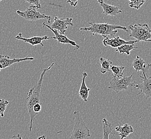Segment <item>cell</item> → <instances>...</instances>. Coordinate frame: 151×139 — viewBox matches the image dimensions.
<instances>
[{"label": "cell", "mask_w": 151, "mask_h": 139, "mask_svg": "<svg viewBox=\"0 0 151 139\" xmlns=\"http://www.w3.org/2000/svg\"><path fill=\"white\" fill-rule=\"evenodd\" d=\"M54 65V63H52L50 67L45 69L42 71V72L41 73L40 77L38 82L34 87H32V88L29 90V93L27 94V97L26 98V107L27 108L30 117L29 131L32 130L33 123L35 117L37 115V114L33 111V107L35 104L40 103L41 90L42 87L44 75L47 71L51 69V68L53 67Z\"/></svg>", "instance_id": "cell-1"}, {"label": "cell", "mask_w": 151, "mask_h": 139, "mask_svg": "<svg viewBox=\"0 0 151 139\" xmlns=\"http://www.w3.org/2000/svg\"><path fill=\"white\" fill-rule=\"evenodd\" d=\"M90 27L80 28L81 31L90 32L93 35H101L105 38L107 36L114 37L117 33V29H122L126 32H129L128 27L117 25H111L108 23H96L89 22Z\"/></svg>", "instance_id": "cell-2"}, {"label": "cell", "mask_w": 151, "mask_h": 139, "mask_svg": "<svg viewBox=\"0 0 151 139\" xmlns=\"http://www.w3.org/2000/svg\"><path fill=\"white\" fill-rule=\"evenodd\" d=\"M73 116L75 124L70 139H88L91 136L90 130L87 128L80 112L75 111L73 112Z\"/></svg>", "instance_id": "cell-3"}, {"label": "cell", "mask_w": 151, "mask_h": 139, "mask_svg": "<svg viewBox=\"0 0 151 139\" xmlns=\"http://www.w3.org/2000/svg\"><path fill=\"white\" fill-rule=\"evenodd\" d=\"M131 30L130 37L136 39L137 42H151V29L147 24H136L128 27Z\"/></svg>", "instance_id": "cell-4"}, {"label": "cell", "mask_w": 151, "mask_h": 139, "mask_svg": "<svg viewBox=\"0 0 151 139\" xmlns=\"http://www.w3.org/2000/svg\"><path fill=\"white\" fill-rule=\"evenodd\" d=\"M133 75L134 73L130 76L125 77L123 75L119 78L113 76L109 85L108 86V89L113 90L116 93H119V92L123 90H127L129 87L132 89L135 83L134 81L132 80Z\"/></svg>", "instance_id": "cell-5"}, {"label": "cell", "mask_w": 151, "mask_h": 139, "mask_svg": "<svg viewBox=\"0 0 151 139\" xmlns=\"http://www.w3.org/2000/svg\"><path fill=\"white\" fill-rule=\"evenodd\" d=\"M37 9H38L37 6L33 5L27 8L25 11H21L18 10L16 11V14L26 20L34 21L42 19H47L48 20V23H50L51 17L45 14H41L37 10Z\"/></svg>", "instance_id": "cell-6"}, {"label": "cell", "mask_w": 151, "mask_h": 139, "mask_svg": "<svg viewBox=\"0 0 151 139\" xmlns=\"http://www.w3.org/2000/svg\"><path fill=\"white\" fill-rule=\"evenodd\" d=\"M142 82L141 84H136L135 82L133 87L140 90V92L137 96L143 94L146 96V99H148L151 97V77L146 76L145 72L142 71V75L140 76Z\"/></svg>", "instance_id": "cell-7"}, {"label": "cell", "mask_w": 151, "mask_h": 139, "mask_svg": "<svg viewBox=\"0 0 151 139\" xmlns=\"http://www.w3.org/2000/svg\"><path fill=\"white\" fill-rule=\"evenodd\" d=\"M54 21L52 23L50 27L53 29H56L60 32L61 34L64 35L66 32L68 26H73L72 23L73 18H67L66 19H60L57 16L54 18Z\"/></svg>", "instance_id": "cell-8"}, {"label": "cell", "mask_w": 151, "mask_h": 139, "mask_svg": "<svg viewBox=\"0 0 151 139\" xmlns=\"http://www.w3.org/2000/svg\"><path fill=\"white\" fill-rule=\"evenodd\" d=\"M136 43L137 40L126 41L121 39L119 36H114L111 38H109L107 36L105 37L102 41V44L105 46H111L113 48H117L124 44H134Z\"/></svg>", "instance_id": "cell-9"}, {"label": "cell", "mask_w": 151, "mask_h": 139, "mask_svg": "<svg viewBox=\"0 0 151 139\" xmlns=\"http://www.w3.org/2000/svg\"><path fill=\"white\" fill-rule=\"evenodd\" d=\"M43 26H44V27L45 26V27H47L48 29H50L53 32V33L55 34V37H51V39H54V40L58 41V42L59 44H69L73 46L76 47V48L73 50L78 49L81 48V47L79 46L78 44H76L74 41L71 40L67 37L66 35H65L64 34H61L60 33H58V31H57L56 29H53L52 27H50V25L46 24L45 23H43Z\"/></svg>", "instance_id": "cell-10"}, {"label": "cell", "mask_w": 151, "mask_h": 139, "mask_svg": "<svg viewBox=\"0 0 151 139\" xmlns=\"http://www.w3.org/2000/svg\"><path fill=\"white\" fill-rule=\"evenodd\" d=\"M34 59L35 58L33 57H28L25 58H14L12 59L8 55H0V68L1 69H4L15 63H18L24 61H33Z\"/></svg>", "instance_id": "cell-11"}, {"label": "cell", "mask_w": 151, "mask_h": 139, "mask_svg": "<svg viewBox=\"0 0 151 139\" xmlns=\"http://www.w3.org/2000/svg\"><path fill=\"white\" fill-rule=\"evenodd\" d=\"M15 39L18 40L23 41L24 42L30 44L33 46L40 44L41 47H44V44L42 42V41L51 39V37H48L47 36H44V37H34L30 38H25L22 37V33H20L17 36L15 37Z\"/></svg>", "instance_id": "cell-12"}, {"label": "cell", "mask_w": 151, "mask_h": 139, "mask_svg": "<svg viewBox=\"0 0 151 139\" xmlns=\"http://www.w3.org/2000/svg\"><path fill=\"white\" fill-rule=\"evenodd\" d=\"M98 2L103 9V14L105 16H116L117 15L122 14V10L117 6H114L105 3L104 0H98Z\"/></svg>", "instance_id": "cell-13"}, {"label": "cell", "mask_w": 151, "mask_h": 139, "mask_svg": "<svg viewBox=\"0 0 151 139\" xmlns=\"http://www.w3.org/2000/svg\"><path fill=\"white\" fill-rule=\"evenodd\" d=\"M83 78L81 81V86L79 90V96L85 102H87L88 101V97L89 96V92L90 89L87 87L86 85V79L87 78V73L86 72L83 73L82 74Z\"/></svg>", "instance_id": "cell-14"}, {"label": "cell", "mask_w": 151, "mask_h": 139, "mask_svg": "<svg viewBox=\"0 0 151 139\" xmlns=\"http://www.w3.org/2000/svg\"><path fill=\"white\" fill-rule=\"evenodd\" d=\"M115 130L116 132H119V135L121 139L128 137L130 134L134 132L133 128L128 124H125L122 126L119 125V126H116L115 128Z\"/></svg>", "instance_id": "cell-15"}, {"label": "cell", "mask_w": 151, "mask_h": 139, "mask_svg": "<svg viewBox=\"0 0 151 139\" xmlns=\"http://www.w3.org/2000/svg\"><path fill=\"white\" fill-rule=\"evenodd\" d=\"M132 67H134L135 72H138L139 71L145 72L146 70H147L150 67L151 64H148L146 66L145 61L140 58L139 56H137L136 58L133 61Z\"/></svg>", "instance_id": "cell-16"}, {"label": "cell", "mask_w": 151, "mask_h": 139, "mask_svg": "<svg viewBox=\"0 0 151 139\" xmlns=\"http://www.w3.org/2000/svg\"><path fill=\"white\" fill-rule=\"evenodd\" d=\"M102 129H103V136L102 139H109L110 134H114L113 133V124L108 121L106 118H104L102 120Z\"/></svg>", "instance_id": "cell-17"}, {"label": "cell", "mask_w": 151, "mask_h": 139, "mask_svg": "<svg viewBox=\"0 0 151 139\" xmlns=\"http://www.w3.org/2000/svg\"><path fill=\"white\" fill-rule=\"evenodd\" d=\"M99 62L101 65L100 71L102 74H105L106 73L111 71V67L112 66L113 62L110 59H106L101 57L99 59Z\"/></svg>", "instance_id": "cell-18"}, {"label": "cell", "mask_w": 151, "mask_h": 139, "mask_svg": "<svg viewBox=\"0 0 151 139\" xmlns=\"http://www.w3.org/2000/svg\"><path fill=\"white\" fill-rule=\"evenodd\" d=\"M138 47H135L134 44H124L121 45L120 46L117 47L116 52H119L120 54H126L127 55H130V52L134 49H137Z\"/></svg>", "instance_id": "cell-19"}, {"label": "cell", "mask_w": 151, "mask_h": 139, "mask_svg": "<svg viewBox=\"0 0 151 139\" xmlns=\"http://www.w3.org/2000/svg\"><path fill=\"white\" fill-rule=\"evenodd\" d=\"M124 69L125 67L124 66H111V71L113 72V76L117 78H119L123 76Z\"/></svg>", "instance_id": "cell-20"}, {"label": "cell", "mask_w": 151, "mask_h": 139, "mask_svg": "<svg viewBox=\"0 0 151 139\" xmlns=\"http://www.w3.org/2000/svg\"><path fill=\"white\" fill-rule=\"evenodd\" d=\"M129 6L132 8L138 10L144 4L146 0H128Z\"/></svg>", "instance_id": "cell-21"}, {"label": "cell", "mask_w": 151, "mask_h": 139, "mask_svg": "<svg viewBox=\"0 0 151 139\" xmlns=\"http://www.w3.org/2000/svg\"><path fill=\"white\" fill-rule=\"evenodd\" d=\"M9 103V102L4 99L0 100V116L1 117L4 116V112L6 110L7 105Z\"/></svg>", "instance_id": "cell-22"}, {"label": "cell", "mask_w": 151, "mask_h": 139, "mask_svg": "<svg viewBox=\"0 0 151 139\" xmlns=\"http://www.w3.org/2000/svg\"><path fill=\"white\" fill-rule=\"evenodd\" d=\"M25 2L29 3V4H34L37 6L38 9H40L41 5L40 4V0H24Z\"/></svg>", "instance_id": "cell-23"}, {"label": "cell", "mask_w": 151, "mask_h": 139, "mask_svg": "<svg viewBox=\"0 0 151 139\" xmlns=\"http://www.w3.org/2000/svg\"><path fill=\"white\" fill-rule=\"evenodd\" d=\"M41 108H42V106H41V103H37V104H35L33 107V111L37 113L38 115V113H39L41 110Z\"/></svg>", "instance_id": "cell-24"}, {"label": "cell", "mask_w": 151, "mask_h": 139, "mask_svg": "<svg viewBox=\"0 0 151 139\" xmlns=\"http://www.w3.org/2000/svg\"><path fill=\"white\" fill-rule=\"evenodd\" d=\"M78 1L79 0H68L67 2L69 3L71 6L75 7L76 6H77Z\"/></svg>", "instance_id": "cell-25"}, {"label": "cell", "mask_w": 151, "mask_h": 139, "mask_svg": "<svg viewBox=\"0 0 151 139\" xmlns=\"http://www.w3.org/2000/svg\"><path fill=\"white\" fill-rule=\"evenodd\" d=\"M2 1V0H0V2H1V1Z\"/></svg>", "instance_id": "cell-26"}, {"label": "cell", "mask_w": 151, "mask_h": 139, "mask_svg": "<svg viewBox=\"0 0 151 139\" xmlns=\"http://www.w3.org/2000/svg\"><path fill=\"white\" fill-rule=\"evenodd\" d=\"M1 68H0V72H1Z\"/></svg>", "instance_id": "cell-27"}]
</instances>
